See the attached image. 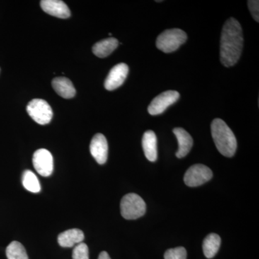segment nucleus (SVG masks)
<instances>
[{"label":"nucleus","mask_w":259,"mask_h":259,"mask_svg":"<svg viewBox=\"0 0 259 259\" xmlns=\"http://www.w3.org/2000/svg\"><path fill=\"white\" fill-rule=\"evenodd\" d=\"M30 117L40 125H47L52 120L53 110L50 105L41 99H34L26 107Z\"/></svg>","instance_id":"obj_5"},{"label":"nucleus","mask_w":259,"mask_h":259,"mask_svg":"<svg viewBox=\"0 0 259 259\" xmlns=\"http://www.w3.org/2000/svg\"><path fill=\"white\" fill-rule=\"evenodd\" d=\"M120 210L121 214L125 219H138L146 213V202L137 194H127L121 200Z\"/></svg>","instance_id":"obj_4"},{"label":"nucleus","mask_w":259,"mask_h":259,"mask_svg":"<svg viewBox=\"0 0 259 259\" xmlns=\"http://www.w3.org/2000/svg\"><path fill=\"white\" fill-rule=\"evenodd\" d=\"M73 259H89V248L84 243H80L75 246L72 253Z\"/></svg>","instance_id":"obj_21"},{"label":"nucleus","mask_w":259,"mask_h":259,"mask_svg":"<svg viewBox=\"0 0 259 259\" xmlns=\"http://www.w3.org/2000/svg\"><path fill=\"white\" fill-rule=\"evenodd\" d=\"M40 7L45 13L56 18L66 19L71 16L69 7L61 0H42Z\"/></svg>","instance_id":"obj_11"},{"label":"nucleus","mask_w":259,"mask_h":259,"mask_svg":"<svg viewBox=\"0 0 259 259\" xmlns=\"http://www.w3.org/2000/svg\"><path fill=\"white\" fill-rule=\"evenodd\" d=\"M83 239H84V235L82 231L77 228H74V229L63 232L59 234L58 236V243L64 248H71L74 245L82 243Z\"/></svg>","instance_id":"obj_13"},{"label":"nucleus","mask_w":259,"mask_h":259,"mask_svg":"<svg viewBox=\"0 0 259 259\" xmlns=\"http://www.w3.org/2000/svg\"><path fill=\"white\" fill-rule=\"evenodd\" d=\"M248 6L249 8L252 17L257 23L259 22V2L258 0H249L248 1Z\"/></svg>","instance_id":"obj_22"},{"label":"nucleus","mask_w":259,"mask_h":259,"mask_svg":"<svg viewBox=\"0 0 259 259\" xmlns=\"http://www.w3.org/2000/svg\"><path fill=\"white\" fill-rule=\"evenodd\" d=\"M174 134L176 136L178 141L179 148L177 151V158H182L185 157L193 146V139L189 133L182 127H176L173 130Z\"/></svg>","instance_id":"obj_12"},{"label":"nucleus","mask_w":259,"mask_h":259,"mask_svg":"<svg viewBox=\"0 0 259 259\" xmlns=\"http://www.w3.org/2000/svg\"><path fill=\"white\" fill-rule=\"evenodd\" d=\"M211 132L219 152L226 157H233L237 149V141L226 122L221 119H214L211 124Z\"/></svg>","instance_id":"obj_2"},{"label":"nucleus","mask_w":259,"mask_h":259,"mask_svg":"<svg viewBox=\"0 0 259 259\" xmlns=\"http://www.w3.org/2000/svg\"><path fill=\"white\" fill-rule=\"evenodd\" d=\"M23 185L29 192L32 193H38L40 188V182L33 172L26 170L23 175Z\"/></svg>","instance_id":"obj_18"},{"label":"nucleus","mask_w":259,"mask_h":259,"mask_svg":"<svg viewBox=\"0 0 259 259\" xmlns=\"http://www.w3.org/2000/svg\"><path fill=\"white\" fill-rule=\"evenodd\" d=\"M98 259H111L106 251H102L99 255Z\"/></svg>","instance_id":"obj_23"},{"label":"nucleus","mask_w":259,"mask_h":259,"mask_svg":"<svg viewBox=\"0 0 259 259\" xmlns=\"http://www.w3.org/2000/svg\"><path fill=\"white\" fill-rule=\"evenodd\" d=\"M221 244V237L215 233H210L204 238L202 248L206 258H212L217 254Z\"/></svg>","instance_id":"obj_17"},{"label":"nucleus","mask_w":259,"mask_h":259,"mask_svg":"<svg viewBox=\"0 0 259 259\" xmlns=\"http://www.w3.org/2000/svg\"><path fill=\"white\" fill-rule=\"evenodd\" d=\"M143 148L145 156L150 161H156L157 159V138L152 131L145 133L142 140Z\"/></svg>","instance_id":"obj_14"},{"label":"nucleus","mask_w":259,"mask_h":259,"mask_svg":"<svg viewBox=\"0 0 259 259\" xmlns=\"http://www.w3.org/2000/svg\"><path fill=\"white\" fill-rule=\"evenodd\" d=\"M187 35L181 29H169L162 32L156 40V47L163 52L172 53L185 44Z\"/></svg>","instance_id":"obj_3"},{"label":"nucleus","mask_w":259,"mask_h":259,"mask_svg":"<svg viewBox=\"0 0 259 259\" xmlns=\"http://www.w3.org/2000/svg\"><path fill=\"white\" fill-rule=\"evenodd\" d=\"M243 47V30L236 19H228L223 25L221 39V61L231 67L239 60Z\"/></svg>","instance_id":"obj_1"},{"label":"nucleus","mask_w":259,"mask_h":259,"mask_svg":"<svg viewBox=\"0 0 259 259\" xmlns=\"http://www.w3.org/2000/svg\"><path fill=\"white\" fill-rule=\"evenodd\" d=\"M6 255L8 259H28L26 250L18 241L10 243L6 249Z\"/></svg>","instance_id":"obj_19"},{"label":"nucleus","mask_w":259,"mask_h":259,"mask_svg":"<svg viewBox=\"0 0 259 259\" xmlns=\"http://www.w3.org/2000/svg\"><path fill=\"white\" fill-rule=\"evenodd\" d=\"M180 97V93L173 90H168L160 94L151 102L148 106V111L151 115H160L166 110L167 107L175 103Z\"/></svg>","instance_id":"obj_7"},{"label":"nucleus","mask_w":259,"mask_h":259,"mask_svg":"<svg viewBox=\"0 0 259 259\" xmlns=\"http://www.w3.org/2000/svg\"><path fill=\"white\" fill-rule=\"evenodd\" d=\"M128 71L129 68L127 64L121 63L116 65L107 75L105 81V89L109 91H112L120 88L127 78Z\"/></svg>","instance_id":"obj_9"},{"label":"nucleus","mask_w":259,"mask_h":259,"mask_svg":"<svg viewBox=\"0 0 259 259\" xmlns=\"http://www.w3.org/2000/svg\"><path fill=\"white\" fill-rule=\"evenodd\" d=\"M212 175V170L209 167L203 164H194L186 171L184 181L188 187H196L208 182Z\"/></svg>","instance_id":"obj_6"},{"label":"nucleus","mask_w":259,"mask_h":259,"mask_svg":"<svg viewBox=\"0 0 259 259\" xmlns=\"http://www.w3.org/2000/svg\"><path fill=\"white\" fill-rule=\"evenodd\" d=\"M164 259H187V250L184 247H177L167 250Z\"/></svg>","instance_id":"obj_20"},{"label":"nucleus","mask_w":259,"mask_h":259,"mask_svg":"<svg viewBox=\"0 0 259 259\" xmlns=\"http://www.w3.org/2000/svg\"><path fill=\"white\" fill-rule=\"evenodd\" d=\"M92 156L99 164L106 163L108 155V144L104 135L97 134L92 139L90 146Z\"/></svg>","instance_id":"obj_10"},{"label":"nucleus","mask_w":259,"mask_h":259,"mask_svg":"<svg viewBox=\"0 0 259 259\" xmlns=\"http://www.w3.org/2000/svg\"><path fill=\"white\" fill-rule=\"evenodd\" d=\"M34 168L42 177H49L54 171V158L50 151L41 148L37 150L32 157Z\"/></svg>","instance_id":"obj_8"},{"label":"nucleus","mask_w":259,"mask_h":259,"mask_svg":"<svg viewBox=\"0 0 259 259\" xmlns=\"http://www.w3.org/2000/svg\"><path fill=\"white\" fill-rule=\"evenodd\" d=\"M118 47V40L115 37H108L97 42L93 47V52L100 58H105L113 52Z\"/></svg>","instance_id":"obj_16"},{"label":"nucleus","mask_w":259,"mask_h":259,"mask_svg":"<svg viewBox=\"0 0 259 259\" xmlns=\"http://www.w3.org/2000/svg\"><path fill=\"white\" fill-rule=\"evenodd\" d=\"M52 87L56 93L65 99H71L76 95V90L71 80L66 77H56L53 79Z\"/></svg>","instance_id":"obj_15"},{"label":"nucleus","mask_w":259,"mask_h":259,"mask_svg":"<svg viewBox=\"0 0 259 259\" xmlns=\"http://www.w3.org/2000/svg\"><path fill=\"white\" fill-rule=\"evenodd\" d=\"M0 71H1V70H0Z\"/></svg>","instance_id":"obj_24"}]
</instances>
